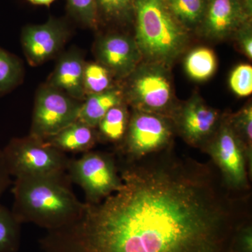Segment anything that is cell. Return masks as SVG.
I'll return each instance as SVG.
<instances>
[{
    "instance_id": "5b68a950",
    "label": "cell",
    "mask_w": 252,
    "mask_h": 252,
    "mask_svg": "<svg viewBox=\"0 0 252 252\" xmlns=\"http://www.w3.org/2000/svg\"><path fill=\"white\" fill-rule=\"evenodd\" d=\"M2 152L10 175L16 178L67 174L66 154L32 136L12 139Z\"/></svg>"
},
{
    "instance_id": "277c9868",
    "label": "cell",
    "mask_w": 252,
    "mask_h": 252,
    "mask_svg": "<svg viewBox=\"0 0 252 252\" xmlns=\"http://www.w3.org/2000/svg\"><path fill=\"white\" fill-rule=\"evenodd\" d=\"M170 67L142 61L124 79V100L132 109L154 113L171 119L180 103L172 84Z\"/></svg>"
},
{
    "instance_id": "4fadbf2b",
    "label": "cell",
    "mask_w": 252,
    "mask_h": 252,
    "mask_svg": "<svg viewBox=\"0 0 252 252\" xmlns=\"http://www.w3.org/2000/svg\"><path fill=\"white\" fill-rule=\"evenodd\" d=\"M248 18L240 0H208L206 11L196 32L212 41L232 37Z\"/></svg>"
},
{
    "instance_id": "8992f818",
    "label": "cell",
    "mask_w": 252,
    "mask_h": 252,
    "mask_svg": "<svg viewBox=\"0 0 252 252\" xmlns=\"http://www.w3.org/2000/svg\"><path fill=\"white\" fill-rule=\"evenodd\" d=\"M211 158L225 183L237 192L251 190L252 163L246 149L223 113L220 127L202 150Z\"/></svg>"
},
{
    "instance_id": "ba28073f",
    "label": "cell",
    "mask_w": 252,
    "mask_h": 252,
    "mask_svg": "<svg viewBox=\"0 0 252 252\" xmlns=\"http://www.w3.org/2000/svg\"><path fill=\"white\" fill-rule=\"evenodd\" d=\"M67 173L84 190L86 203H98L122 187L116 157L111 154L91 150L69 159Z\"/></svg>"
},
{
    "instance_id": "484cf974",
    "label": "cell",
    "mask_w": 252,
    "mask_h": 252,
    "mask_svg": "<svg viewBox=\"0 0 252 252\" xmlns=\"http://www.w3.org/2000/svg\"><path fill=\"white\" fill-rule=\"evenodd\" d=\"M230 89L237 96L245 97L252 93V67L251 64H240L232 70L229 77Z\"/></svg>"
},
{
    "instance_id": "30bf717a",
    "label": "cell",
    "mask_w": 252,
    "mask_h": 252,
    "mask_svg": "<svg viewBox=\"0 0 252 252\" xmlns=\"http://www.w3.org/2000/svg\"><path fill=\"white\" fill-rule=\"evenodd\" d=\"M223 113L210 107L198 94L180 102L172 117L176 135L186 143L203 150L216 133Z\"/></svg>"
},
{
    "instance_id": "7c38bea8",
    "label": "cell",
    "mask_w": 252,
    "mask_h": 252,
    "mask_svg": "<svg viewBox=\"0 0 252 252\" xmlns=\"http://www.w3.org/2000/svg\"><path fill=\"white\" fill-rule=\"evenodd\" d=\"M94 52L97 63L107 68L113 77L119 80L128 77L143 61L133 36L117 32L97 38Z\"/></svg>"
},
{
    "instance_id": "4316f807",
    "label": "cell",
    "mask_w": 252,
    "mask_h": 252,
    "mask_svg": "<svg viewBox=\"0 0 252 252\" xmlns=\"http://www.w3.org/2000/svg\"><path fill=\"white\" fill-rule=\"evenodd\" d=\"M234 38L238 49L249 60H252V21L249 19L237 29Z\"/></svg>"
},
{
    "instance_id": "3957f363",
    "label": "cell",
    "mask_w": 252,
    "mask_h": 252,
    "mask_svg": "<svg viewBox=\"0 0 252 252\" xmlns=\"http://www.w3.org/2000/svg\"><path fill=\"white\" fill-rule=\"evenodd\" d=\"M132 24L143 61L170 67L188 46L190 33L174 17L165 0H135Z\"/></svg>"
},
{
    "instance_id": "d6986e66",
    "label": "cell",
    "mask_w": 252,
    "mask_h": 252,
    "mask_svg": "<svg viewBox=\"0 0 252 252\" xmlns=\"http://www.w3.org/2000/svg\"><path fill=\"white\" fill-rule=\"evenodd\" d=\"M217 59L212 49L205 46L192 49L186 56L185 69L190 79L204 81L211 78L216 72Z\"/></svg>"
},
{
    "instance_id": "9a60e30c",
    "label": "cell",
    "mask_w": 252,
    "mask_h": 252,
    "mask_svg": "<svg viewBox=\"0 0 252 252\" xmlns=\"http://www.w3.org/2000/svg\"><path fill=\"white\" fill-rule=\"evenodd\" d=\"M98 140L96 128L77 121L44 141L64 153H85L94 148Z\"/></svg>"
},
{
    "instance_id": "5bb4252c",
    "label": "cell",
    "mask_w": 252,
    "mask_h": 252,
    "mask_svg": "<svg viewBox=\"0 0 252 252\" xmlns=\"http://www.w3.org/2000/svg\"><path fill=\"white\" fill-rule=\"evenodd\" d=\"M86 63L80 50L73 48L66 51L60 56L46 84L83 102L86 97L83 81Z\"/></svg>"
},
{
    "instance_id": "ac0fdd59",
    "label": "cell",
    "mask_w": 252,
    "mask_h": 252,
    "mask_svg": "<svg viewBox=\"0 0 252 252\" xmlns=\"http://www.w3.org/2000/svg\"><path fill=\"white\" fill-rule=\"evenodd\" d=\"M165 2L186 31L196 32L203 21L208 0H165Z\"/></svg>"
},
{
    "instance_id": "44dd1931",
    "label": "cell",
    "mask_w": 252,
    "mask_h": 252,
    "mask_svg": "<svg viewBox=\"0 0 252 252\" xmlns=\"http://www.w3.org/2000/svg\"><path fill=\"white\" fill-rule=\"evenodd\" d=\"M21 224L11 210L0 204V252L19 250Z\"/></svg>"
},
{
    "instance_id": "f546056e",
    "label": "cell",
    "mask_w": 252,
    "mask_h": 252,
    "mask_svg": "<svg viewBox=\"0 0 252 252\" xmlns=\"http://www.w3.org/2000/svg\"><path fill=\"white\" fill-rule=\"evenodd\" d=\"M28 2L36 6H49L56 0H27Z\"/></svg>"
},
{
    "instance_id": "8fae6325",
    "label": "cell",
    "mask_w": 252,
    "mask_h": 252,
    "mask_svg": "<svg viewBox=\"0 0 252 252\" xmlns=\"http://www.w3.org/2000/svg\"><path fill=\"white\" fill-rule=\"evenodd\" d=\"M70 34V26L65 18L51 16L42 24L25 26L21 44L28 63L39 65L57 56Z\"/></svg>"
},
{
    "instance_id": "603a6c76",
    "label": "cell",
    "mask_w": 252,
    "mask_h": 252,
    "mask_svg": "<svg viewBox=\"0 0 252 252\" xmlns=\"http://www.w3.org/2000/svg\"><path fill=\"white\" fill-rule=\"evenodd\" d=\"M113 79L112 73L100 63H86L83 79L86 97L105 92L114 87Z\"/></svg>"
},
{
    "instance_id": "83f0119b",
    "label": "cell",
    "mask_w": 252,
    "mask_h": 252,
    "mask_svg": "<svg viewBox=\"0 0 252 252\" xmlns=\"http://www.w3.org/2000/svg\"><path fill=\"white\" fill-rule=\"evenodd\" d=\"M10 177L11 175L6 166L2 150H0V198L11 184Z\"/></svg>"
},
{
    "instance_id": "6da1fadb",
    "label": "cell",
    "mask_w": 252,
    "mask_h": 252,
    "mask_svg": "<svg viewBox=\"0 0 252 252\" xmlns=\"http://www.w3.org/2000/svg\"><path fill=\"white\" fill-rule=\"evenodd\" d=\"M172 147L117 162L120 189L48 230L41 252H235L239 232L252 222L251 191L232 190L212 160Z\"/></svg>"
},
{
    "instance_id": "ffe728a7",
    "label": "cell",
    "mask_w": 252,
    "mask_h": 252,
    "mask_svg": "<svg viewBox=\"0 0 252 252\" xmlns=\"http://www.w3.org/2000/svg\"><path fill=\"white\" fill-rule=\"evenodd\" d=\"M99 23L124 26L133 23L135 0H95Z\"/></svg>"
},
{
    "instance_id": "9c48e42d",
    "label": "cell",
    "mask_w": 252,
    "mask_h": 252,
    "mask_svg": "<svg viewBox=\"0 0 252 252\" xmlns=\"http://www.w3.org/2000/svg\"><path fill=\"white\" fill-rule=\"evenodd\" d=\"M81 101L44 84L36 91L30 135L46 140L77 122Z\"/></svg>"
},
{
    "instance_id": "f1b7e54d",
    "label": "cell",
    "mask_w": 252,
    "mask_h": 252,
    "mask_svg": "<svg viewBox=\"0 0 252 252\" xmlns=\"http://www.w3.org/2000/svg\"><path fill=\"white\" fill-rule=\"evenodd\" d=\"M242 7L248 18L252 17V0H240Z\"/></svg>"
},
{
    "instance_id": "d4e9b609",
    "label": "cell",
    "mask_w": 252,
    "mask_h": 252,
    "mask_svg": "<svg viewBox=\"0 0 252 252\" xmlns=\"http://www.w3.org/2000/svg\"><path fill=\"white\" fill-rule=\"evenodd\" d=\"M68 16L84 28L97 29L99 26L95 0H66Z\"/></svg>"
},
{
    "instance_id": "2e32d148",
    "label": "cell",
    "mask_w": 252,
    "mask_h": 252,
    "mask_svg": "<svg viewBox=\"0 0 252 252\" xmlns=\"http://www.w3.org/2000/svg\"><path fill=\"white\" fill-rule=\"evenodd\" d=\"M124 102L122 89L117 86L101 94H89L81 102L77 121L96 128L109 109Z\"/></svg>"
},
{
    "instance_id": "e0dca14e",
    "label": "cell",
    "mask_w": 252,
    "mask_h": 252,
    "mask_svg": "<svg viewBox=\"0 0 252 252\" xmlns=\"http://www.w3.org/2000/svg\"><path fill=\"white\" fill-rule=\"evenodd\" d=\"M130 117L126 102L109 109L96 127L99 140L120 144L127 131Z\"/></svg>"
},
{
    "instance_id": "52a82bcc",
    "label": "cell",
    "mask_w": 252,
    "mask_h": 252,
    "mask_svg": "<svg viewBox=\"0 0 252 252\" xmlns=\"http://www.w3.org/2000/svg\"><path fill=\"white\" fill-rule=\"evenodd\" d=\"M175 135V126L169 118L132 109L126 135L118 145V157L138 160L161 152L172 147Z\"/></svg>"
},
{
    "instance_id": "7402d4cb",
    "label": "cell",
    "mask_w": 252,
    "mask_h": 252,
    "mask_svg": "<svg viewBox=\"0 0 252 252\" xmlns=\"http://www.w3.org/2000/svg\"><path fill=\"white\" fill-rule=\"evenodd\" d=\"M21 61L0 47V97L14 90L23 79Z\"/></svg>"
},
{
    "instance_id": "cb8c5ba5",
    "label": "cell",
    "mask_w": 252,
    "mask_h": 252,
    "mask_svg": "<svg viewBox=\"0 0 252 252\" xmlns=\"http://www.w3.org/2000/svg\"><path fill=\"white\" fill-rule=\"evenodd\" d=\"M228 122L246 149L250 161L252 163V104L251 102L243 106L235 113H226Z\"/></svg>"
},
{
    "instance_id": "7a4b0ae2",
    "label": "cell",
    "mask_w": 252,
    "mask_h": 252,
    "mask_svg": "<svg viewBox=\"0 0 252 252\" xmlns=\"http://www.w3.org/2000/svg\"><path fill=\"white\" fill-rule=\"evenodd\" d=\"M71 182L67 173L16 178L11 211L21 223L31 222L47 231L69 224L84 207L73 192Z\"/></svg>"
}]
</instances>
